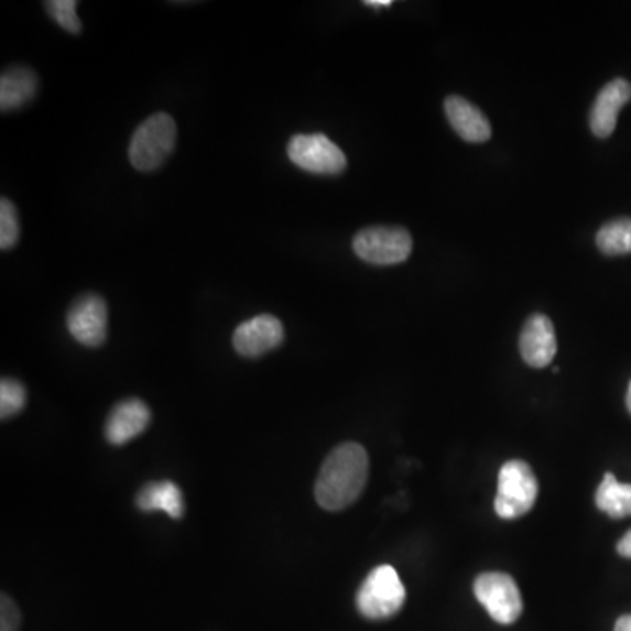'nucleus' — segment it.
Wrapping results in <instances>:
<instances>
[{
    "instance_id": "10",
    "label": "nucleus",
    "mask_w": 631,
    "mask_h": 631,
    "mask_svg": "<svg viewBox=\"0 0 631 631\" xmlns=\"http://www.w3.org/2000/svg\"><path fill=\"white\" fill-rule=\"evenodd\" d=\"M520 351L524 363L533 369L550 366L558 351L553 322L544 314H533L524 323L520 337Z\"/></svg>"
},
{
    "instance_id": "15",
    "label": "nucleus",
    "mask_w": 631,
    "mask_h": 631,
    "mask_svg": "<svg viewBox=\"0 0 631 631\" xmlns=\"http://www.w3.org/2000/svg\"><path fill=\"white\" fill-rule=\"evenodd\" d=\"M138 507L142 512H165L172 520H179L185 514V499L179 486L171 481L144 486L138 494Z\"/></svg>"
},
{
    "instance_id": "25",
    "label": "nucleus",
    "mask_w": 631,
    "mask_h": 631,
    "mask_svg": "<svg viewBox=\"0 0 631 631\" xmlns=\"http://www.w3.org/2000/svg\"><path fill=\"white\" fill-rule=\"evenodd\" d=\"M627 405H628V411H630V413H631V382H630V388H628V393H627Z\"/></svg>"
},
{
    "instance_id": "19",
    "label": "nucleus",
    "mask_w": 631,
    "mask_h": 631,
    "mask_svg": "<svg viewBox=\"0 0 631 631\" xmlns=\"http://www.w3.org/2000/svg\"><path fill=\"white\" fill-rule=\"evenodd\" d=\"M20 239V219L14 204L8 198L0 200V248L8 251Z\"/></svg>"
},
{
    "instance_id": "2",
    "label": "nucleus",
    "mask_w": 631,
    "mask_h": 631,
    "mask_svg": "<svg viewBox=\"0 0 631 631\" xmlns=\"http://www.w3.org/2000/svg\"><path fill=\"white\" fill-rule=\"evenodd\" d=\"M177 127L167 112H156L142 121L130 141V164L141 172H151L164 165L176 146Z\"/></svg>"
},
{
    "instance_id": "8",
    "label": "nucleus",
    "mask_w": 631,
    "mask_h": 631,
    "mask_svg": "<svg viewBox=\"0 0 631 631\" xmlns=\"http://www.w3.org/2000/svg\"><path fill=\"white\" fill-rule=\"evenodd\" d=\"M70 336L86 348H99L108 337V304L102 296L86 293L67 313Z\"/></svg>"
},
{
    "instance_id": "17",
    "label": "nucleus",
    "mask_w": 631,
    "mask_h": 631,
    "mask_svg": "<svg viewBox=\"0 0 631 631\" xmlns=\"http://www.w3.org/2000/svg\"><path fill=\"white\" fill-rule=\"evenodd\" d=\"M597 244L601 253L609 257L631 253V218H619L603 225L598 230Z\"/></svg>"
},
{
    "instance_id": "5",
    "label": "nucleus",
    "mask_w": 631,
    "mask_h": 631,
    "mask_svg": "<svg viewBox=\"0 0 631 631\" xmlns=\"http://www.w3.org/2000/svg\"><path fill=\"white\" fill-rule=\"evenodd\" d=\"M352 250L372 265H396L411 257L413 237L399 227H370L355 236Z\"/></svg>"
},
{
    "instance_id": "13",
    "label": "nucleus",
    "mask_w": 631,
    "mask_h": 631,
    "mask_svg": "<svg viewBox=\"0 0 631 631\" xmlns=\"http://www.w3.org/2000/svg\"><path fill=\"white\" fill-rule=\"evenodd\" d=\"M446 115L449 118L453 129L461 139L468 142L490 141L491 127L488 118L482 115L474 104L461 99L458 95L447 97Z\"/></svg>"
},
{
    "instance_id": "12",
    "label": "nucleus",
    "mask_w": 631,
    "mask_h": 631,
    "mask_svg": "<svg viewBox=\"0 0 631 631\" xmlns=\"http://www.w3.org/2000/svg\"><path fill=\"white\" fill-rule=\"evenodd\" d=\"M631 100V85L627 79H614L601 88L597 100L592 104L591 130L597 138H609L618 126V115Z\"/></svg>"
},
{
    "instance_id": "21",
    "label": "nucleus",
    "mask_w": 631,
    "mask_h": 631,
    "mask_svg": "<svg viewBox=\"0 0 631 631\" xmlns=\"http://www.w3.org/2000/svg\"><path fill=\"white\" fill-rule=\"evenodd\" d=\"M22 624V616L20 610L14 606L11 598L2 595V603H0V631H18Z\"/></svg>"
},
{
    "instance_id": "1",
    "label": "nucleus",
    "mask_w": 631,
    "mask_h": 631,
    "mask_svg": "<svg viewBox=\"0 0 631 631\" xmlns=\"http://www.w3.org/2000/svg\"><path fill=\"white\" fill-rule=\"evenodd\" d=\"M369 479V455L357 443L337 446L319 470L314 494L325 511H342L357 502Z\"/></svg>"
},
{
    "instance_id": "18",
    "label": "nucleus",
    "mask_w": 631,
    "mask_h": 631,
    "mask_svg": "<svg viewBox=\"0 0 631 631\" xmlns=\"http://www.w3.org/2000/svg\"><path fill=\"white\" fill-rule=\"evenodd\" d=\"M26 402V391L17 379L4 378L0 382V416L2 420L17 416L23 411Z\"/></svg>"
},
{
    "instance_id": "22",
    "label": "nucleus",
    "mask_w": 631,
    "mask_h": 631,
    "mask_svg": "<svg viewBox=\"0 0 631 631\" xmlns=\"http://www.w3.org/2000/svg\"><path fill=\"white\" fill-rule=\"evenodd\" d=\"M618 553L621 554L623 558H631V530L618 542Z\"/></svg>"
},
{
    "instance_id": "23",
    "label": "nucleus",
    "mask_w": 631,
    "mask_h": 631,
    "mask_svg": "<svg viewBox=\"0 0 631 631\" xmlns=\"http://www.w3.org/2000/svg\"><path fill=\"white\" fill-rule=\"evenodd\" d=\"M614 631H631V616H621V618L616 621Z\"/></svg>"
},
{
    "instance_id": "20",
    "label": "nucleus",
    "mask_w": 631,
    "mask_h": 631,
    "mask_svg": "<svg viewBox=\"0 0 631 631\" xmlns=\"http://www.w3.org/2000/svg\"><path fill=\"white\" fill-rule=\"evenodd\" d=\"M76 8H78V4L74 0H52V2H46L47 14L70 34H79L81 32V22H79L78 14H76Z\"/></svg>"
},
{
    "instance_id": "24",
    "label": "nucleus",
    "mask_w": 631,
    "mask_h": 631,
    "mask_svg": "<svg viewBox=\"0 0 631 631\" xmlns=\"http://www.w3.org/2000/svg\"><path fill=\"white\" fill-rule=\"evenodd\" d=\"M366 4L370 8H390L391 0H367Z\"/></svg>"
},
{
    "instance_id": "3",
    "label": "nucleus",
    "mask_w": 631,
    "mask_h": 631,
    "mask_svg": "<svg viewBox=\"0 0 631 631\" xmlns=\"http://www.w3.org/2000/svg\"><path fill=\"white\" fill-rule=\"evenodd\" d=\"M538 482L526 461H507L499 474V491L494 511L502 520H515L529 514L537 502Z\"/></svg>"
},
{
    "instance_id": "7",
    "label": "nucleus",
    "mask_w": 631,
    "mask_h": 631,
    "mask_svg": "<svg viewBox=\"0 0 631 631\" xmlns=\"http://www.w3.org/2000/svg\"><path fill=\"white\" fill-rule=\"evenodd\" d=\"M474 592L488 614L500 624H512L523 612L520 588L509 574L486 572L474 583Z\"/></svg>"
},
{
    "instance_id": "16",
    "label": "nucleus",
    "mask_w": 631,
    "mask_h": 631,
    "mask_svg": "<svg viewBox=\"0 0 631 631\" xmlns=\"http://www.w3.org/2000/svg\"><path fill=\"white\" fill-rule=\"evenodd\" d=\"M595 502L610 518L623 520L631 515V485H623L616 479L614 474L607 472L598 486Z\"/></svg>"
},
{
    "instance_id": "6",
    "label": "nucleus",
    "mask_w": 631,
    "mask_h": 631,
    "mask_svg": "<svg viewBox=\"0 0 631 631\" xmlns=\"http://www.w3.org/2000/svg\"><path fill=\"white\" fill-rule=\"evenodd\" d=\"M289 156L296 167L313 174L337 176L348 167V159L325 133H298L289 144Z\"/></svg>"
},
{
    "instance_id": "11",
    "label": "nucleus",
    "mask_w": 631,
    "mask_h": 631,
    "mask_svg": "<svg viewBox=\"0 0 631 631\" xmlns=\"http://www.w3.org/2000/svg\"><path fill=\"white\" fill-rule=\"evenodd\" d=\"M151 413L148 405L139 399L123 400L115 405L106 421V438L112 446H123L148 428Z\"/></svg>"
},
{
    "instance_id": "4",
    "label": "nucleus",
    "mask_w": 631,
    "mask_h": 631,
    "mask_svg": "<svg viewBox=\"0 0 631 631\" xmlns=\"http://www.w3.org/2000/svg\"><path fill=\"white\" fill-rule=\"evenodd\" d=\"M405 603V588L395 568L381 565L370 572L357 592V607L367 619H388Z\"/></svg>"
},
{
    "instance_id": "14",
    "label": "nucleus",
    "mask_w": 631,
    "mask_h": 631,
    "mask_svg": "<svg viewBox=\"0 0 631 631\" xmlns=\"http://www.w3.org/2000/svg\"><path fill=\"white\" fill-rule=\"evenodd\" d=\"M37 76L25 65H14L2 73L0 78V109L17 111L34 99L37 94Z\"/></svg>"
},
{
    "instance_id": "9",
    "label": "nucleus",
    "mask_w": 631,
    "mask_h": 631,
    "mask_svg": "<svg viewBox=\"0 0 631 631\" xmlns=\"http://www.w3.org/2000/svg\"><path fill=\"white\" fill-rule=\"evenodd\" d=\"M283 340V323L271 314H260L248 319L237 327L232 337L233 348L246 358L262 357L265 352L280 348Z\"/></svg>"
}]
</instances>
